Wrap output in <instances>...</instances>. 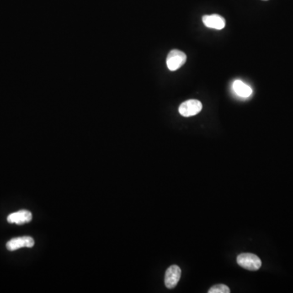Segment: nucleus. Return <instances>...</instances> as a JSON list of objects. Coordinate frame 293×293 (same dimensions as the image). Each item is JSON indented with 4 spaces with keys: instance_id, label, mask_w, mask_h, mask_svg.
Here are the masks:
<instances>
[{
    "instance_id": "6e6552de",
    "label": "nucleus",
    "mask_w": 293,
    "mask_h": 293,
    "mask_svg": "<svg viewBox=\"0 0 293 293\" xmlns=\"http://www.w3.org/2000/svg\"><path fill=\"white\" fill-rule=\"evenodd\" d=\"M232 88H233L234 92H236V95H238L239 97H243V98L249 97L252 93V88L245 84L244 82H242L241 80H236L233 82Z\"/></svg>"
},
{
    "instance_id": "7ed1b4c3",
    "label": "nucleus",
    "mask_w": 293,
    "mask_h": 293,
    "mask_svg": "<svg viewBox=\"0 0 293 293\" xmlns=\"http://www.w3.org/2000/svg\"><path fill=\"white\" fill-rule=\"evenodd\" d=\"M202 103L197 99H189L181 103L178 111L181 115L186 118L196 115L202 110Z\"/></svg>"
},
{
    "instance_id": "f257e3e1",
    "label": "nucleus",
    "mask_w": 293,
    "mask_h": 293,
    "mask_svg": "<svg viewBox=\"0 0 293 293\" xmlns=\"http://www.w3.org/2000/svg\"><path fill=\"white\" fill-rule=\"evenodd\" d=\"M237 263L244 269L256 271L262 267V261L257 255L252 253H242L237 257Z\"/></svg>"
},
{
    "instance_id": "20e7f679",
    "label": "nucleus",
    "mask_w": 293,
    "mask_h": 293,
    "mask_svg": "<svg viewBox=\"0 0 293 293\" xmlns=\"http://www.w3.org/2000/svg\"><path fill=\"white\" fill-rule=\"evenodd\" d=\"M181 274H182V270L180 267L176 265L169 267L165 275V284L166 288L170 289L175 288L178 281L180 280Z\"/></svg>"
},
{
    "instance_id": "39448f33",
    "label": "nucleus",
    "mask_w": 293,
    "mask_h": 293,
    "mask_svg": "<svg viewBox=\"0 0 293 293\" xmlns=\"http://www.w3.org/2000/svg\"><path fill=\"white\" fill-rule=\"evenodd\" d=\"M34 239L29 236H23L19 238L12 239L7 242L6 244L7 249L9 251H15L19 249L22 247H34Z\"/></svg>"
},
{
    "instance_id": "1a4fd4ad",
    "label": "nucleus",
    "mask_w": 293,
    "mask_h": 293,
    "mask_svg": "<svg viewBox=\"0 0 293 293\" xmlns=\"http://www.w3.org/2000/svg\"><path fill=\"white\" fill-rule=\"evenodd\" d=\"M209 293H230L231 290L225 284H216L208 291Z\"/></svg>"
},
{
    "instance_id": "423d86ee",
    "label": "nucleus",
    "mask_w": 293,
    "mask_h": 293,
    "mask_svg": "<svg viewBox=\"0 0 293 293\" xmlns=\"http://www.w3.org/2000/svg\"><path fill=\"white\" fill-rule=\"evenodd\" d=\"M202 21L205 26L211 29H222L226 25L225 19L218 14L205 15L202 17Z\"/></svg>"
},
{
    "instance_id": "9d476101",
    "label": "nucleus",
    "mask_w": 293,
    "mask_h": 293,
    "mask_svg": "<svg viewBox=\"0 0 293 293\" xmlns=\"http://www.w3.org/2000/svg\"><path fill=\"white\" fill-rule=\"evenodd\" d=\"M263 1H267V0H263Z\"/></svg>"
},
{
    "instance_id": "0eeeda50",
    "label": "nucleus",
    "mask_w": 293,
    "mask_h": 293,
    "mask_svg": "<svg viewBox=\"0 0 293 293\" xmlns=\"http://www.w3.org/2000/svg\"><path fill=\"white\" fill-rule=\"evenodd\" d=\"M32 214L28 210H20L13 214H10L7 217V221L9 223L17 224V225H22V224L28 223L31 221Z\"/></svg>"
},
{
    "instance_id": "f03ea898",
    "label": "nucleus",
    "mask_w": 293,
    "mask_h": 293,
    "mask_svg": "<svg viewBox=\"0 0 293 293\" xmlns=\"http://www.w3.org/2000/svg\"><path fill=\"white\" fill-rule=\"evenodd\" d=\"M187 60L185 53L178 50H172L166 58L167 67L171 71H175L182 67Z\"/></svg>"
}]
</instances>
